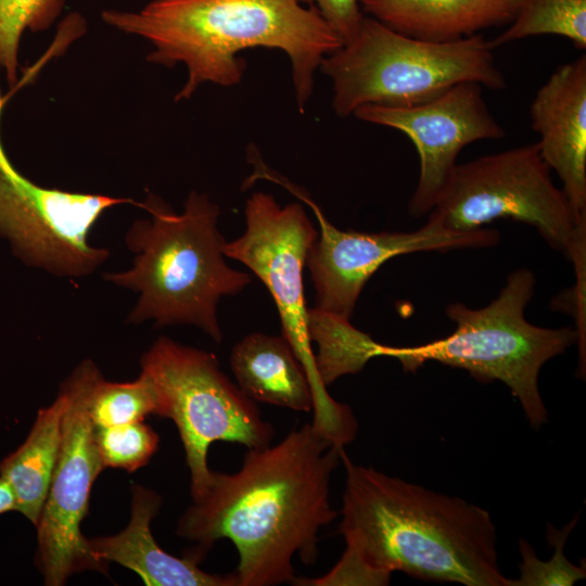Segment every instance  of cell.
Listing matches in <instances>:
<instances>
[{
    "instance_id": "19",
    "label": "cell",
    "mask_w": 586,
    "mask_h": 586,
    "mask_svg": "<svg viewBox=\"0 0 586 586\" xmlns=\"http://www.w3.org/2000/svg\"><path fill=\"white\" fill-rule=\"evenodd\" d=\"M307 327L310 342L318 344L316 368L327 387L342 375L360 372L377 357L378 342L353 327L349 319L314 307L308 309Z\"/></svg>"
},
{
    "instance_id": "23",
    "label": "cell",
    "mask_w": 586,
    "mask_h": 586,
    "mask_svg": "<svg viewBox=\"0 0 586 586\" xmlns=\"http://www.w3.org/2000/svg\"><path fill=\"white\" fill-rule=\"evenodd\" d=\"M576 522L577 515L561 530L547 524V540L553 548V553L548 561L538 559L527 540L519 539L522 557L519 563L520 576L511 579L510 586H572L584 579L585 565L573 564L564 555L565 543Z\"/></svg>"
},
{
    "instance_id": "2",
    "label": "cell",
    "mask_w": 586,
    "mask_h": 586,
    "mask_svg": "<svg viewBox=\"0 0 586 586\" xmlns=\"http://www.w3.org/2000/svg\"><path fill=\"white\" fill-rule=\"evenodd\" d=\"M345 486L337 534L345 550L333 569L294 585H387L399 571L466 586H510L498 565L497 534L485 509L372 467L344 449Z\"/></svg>"
},
{
    "instance_id": "6",
    "label": "cell",
    "mask_w": 586,
    "mask_h": 586,
    "mask_svg": "<svg viewBox=\"0 0 586 586\" xmlns=\"http://www.w3.org/2000/svg\"><path fill=\"white\" fill-rule=\"evenodd\" d=\"M320 67L332 81L333 109L341 117L364 105L418 104L463 81L493 90L506 87L494 48L482 35L448 42L422 40L367 14L354 36Z\"/></svg>"
},
{
    "instance_id": "8",
    "label": "cell",
    "mask_w": 586,
    "mask_h": 586,
    "mask_svg": "<svg viewBox=\"0 0 586 586\" xmlns=\"http://www.w3.org/2000/svg\"><path fill=\"white\" fill-rule=\"evenodd\" d=\"M244 233L226 242V257L241 262L265 284L278 308L282 335L308 377L314 402L313 425L345 447L358 431L352 409L336 402L321 382L308 335L303 269L318 232L298 203L281 206L272 195L255 192L245 204Z\"/></svg>"
},
{
    "instance_id": "5",
    "label": "cell",
    "mask_w": 586,
    "mask_h": 586,
    "mask_svg": "<svg viewBox=\"0 0 586 586\" xmlns=\"http://www.w3.org/2000/svg\"><path fill=\"white\" fill-rule=\"evenodd\" d=\"M535 288L526 268L510 273L498 296L482 308L451 303L447 317L456 323L449 335L417 346L378 343L377 357L397 359L406 372L428 361L467 370L481 382L500 381L519 400L530 425L548 421L538 387L543 366L577 343L576 329L544 328L525 318Z\"/></svg>"
},
{
    "instance_id": "7",
    "label": "cell",
    "mask_w": 586,
    "mask_h": 586,
    "mask_svg": "<svg viewBox=\"0 0 586 586\" xmlns=\"http://www.w3.org/2000/svg\"><path fill=\"white\" fill-rule=\"evenodd\" d=\"M429 218L453 231L510 218L535 227L572 262L586 255V217L553 183L537 142L457 164Z\"/></svg>"
},
{
    "instance_id": "25",
    "label": "cell",
    "mask_w": 586,
    "mask_h": 586,
    "mask_svg": "<svg viewBox=\"0 0 586 586\" xmlns=\"http://www.w3.org/2000/svg\"><path fill=\"white\" fill-rule=\"evenodd\" d=\"M317 9L329 26L340 36L343 43L357 31L365 13L360 0H300Z\"/></svg>"
},
{
    "instance_id": "1",
    "label": "cell",
    "mask_w": 586,
    "mask_h": 586,
    "mask_svg": "<svg viewBox=\"0 0 586 586\" xmlns=\"http://www.w3.org/2000/svg\"><path fill=\"white\" fill-rule=\"evenodd\" d=\"M342 449L310 422L276 445L249 449L237 472L212 471L178 522L177 534L196 544L189 555L201 562L217 540L229 539L239 586L293 585L294 556L314 564L319 531L339 515L330 482Z\"/></svg>"
},
{
    "instance_id": "15",
    "label": "cell",
    "mask_w": 586,
    "mask_h": 586,
    "mask_svg": "<svg viewBox=\"0 0 586 586\" xmlns=\"http://www.w3.org/2000/svg\"><path fill=\"white\" fill-rule=\"evenodd\" d=\"M161 505L155 492L133 485L129 524L116 535L87 538L91 552L103 562H117L133 571L149 586H239L233 573L205 572L191 555L177 558L156 544L151 522Z\"/></svg>"
},
{
    "instance_id": "17",
    "label": "cell",
    "mask_w": 586,
    "mask_h": 586,
    "mask_svg": "<svg viewBox=\"0 0 586 586\" xmlns=\"http://www.w3.org/2000/svg\"><path fill=\"white\" fill-rule=\"evenodd\" d=\"M230 367L240 390L255 403L313 410L308 377L283 335H245L231 351Z\"/></svg>"
},
{
    "instance_id": "10",
    "label": "cell",
    "mask_w": 586,
    "mask_h": 586,
    "mask_svg": "<svg viewBox=\"0 0 586 586\" xmlns=\"http://www.w3.org/2000/svg\"><path fill=\"white\" fill-rule=\"evenodd\" d=\"M99 372L92 360H84L60 387L67 398L61 446L36 524V564L48 586L64 585L72 574L86 570L107 572L109 563L94 557L80 531L93 482L104 469L89 413L90 392Z\"/></svg>"
},
{
    "instance_id": "13",
    "label": "cell",
    "mask_w": 586,
    "mask_h": 586,
    "mask_svg": "<svg viewBox=\"0 0 586 586\" xmlns=\"http://www.w3.org/2000/svg\"><path fill=\"white\" fill-rule=\"evenodd\" d=\"M353 115L367 123L394 128L415 145L420 173L408 206L409 214L415 217L431 212L464 146L506 137L505 129L484 101L482 86L474 81L459 82L418 104L364 105Z\"/></svg>"
},
{
    "instance_id": "11",
    "label": "cell",
    "mask_w": 586,
    "mask_h": 586,
    "mask_svg": "<svg viewBox=\"0 0 586 586\" xmlns=\"http://www.w3.org/2000/svg\"><path fill=\"white\" fill-rule=\"evenodd\" d=\"M5 99L0 88V116ZM130 199L73 193L34 183L11 164L0 142V231L23 259L54 276L92 273L110 256L88 235L101 215Z\"/></svg>"
},
{
    "instance_id": "22",
    "label": "cell",
    "mask_w": 586,
    "mask_h": 586,
    "mask_svg": "<svg viewBox=\"0 0 586 586\" xmlns=\"http://www.w3.org/2000/svg\"><path fill=\"white\" fill-rule=\"evenodd\" d=\"M65 0H0V66L10 85L17 78V50L25 29L49 28Z\"/></svg>"
},
{
    "instance_id": "16",
    "label": "cell",
    "mask_w": 586,
    "mask_h": 586,
    "mask_svg": "<svg viewBox=\"0 0 586 586\" xmlns=\"http://www.w3.org/2000/svg\"><path fill=\"white\" fill-rule=\"evenodd\" d=\"M522 0H360L365 14L412 38L448 42L509 25Z\"/></svg>"
},
{
    "instance_id": "24",
    "label": "cell",
    "mask_w": 586,
    "mask_h": 586,
    "mask_svg": "<svg viewBox=\"0 0 586 586\" xmlns=\"http://www.w3.org/2000/svg\"><path fill=\"white\" fill-rule=\"evenodd\" d=\"M93 438L104 468L133 472L144 467L158 446V435L143 421L119 425L93 424Z\"/></svg>"
},
{
    "instance_id": "26",
    "label": "cell",
    "mask_w": 586,
    "mask_h": 586,
    "mask_svg": "<svg viewBox=\"0 0 586 586\" xmlns=\"http://www.w3.org/2000/svg\"><path fill=\"white\" fill-rule=\"evenodd\" d=\"M15 510V498L9 483L0 476V514Z\"/></svg>"
},
{
    "instance_id": "3",
    "label": "cell",
    "mask_w": 586,
    "mask_h": 586,
    "mask_svg": "<svg viewBox=\"0 0 586 586\" xmlns=\"http://www.w3.org/2000/svg\"><path fill=\"white\" fill-rule=\"evenodd\" d=\"M101 16L150 41L154 51L149 61L186 65L188 78L176 101L190 99L205 82L239 84L246 67L239 53L263 47L288 55L296 103L304 112L316 71L343 44L317 9L300 0H152L137 12L106 10Z\"/></svg>"
},
{
    "instance_id": "12",
    "label": "cell",
    "mask_w": 586,
    "mask_h": 586,
    "mask_svg": "<svg viewBox=\"0 0 586 586\" xmlns=\"http://www.w3.org/2000/svg\"><path fill=\"white\" fill-rule=\"evenodd\" d=\"M253 180L273 181L304 201L314 212L320 232L308 251L306 266L316 291L315 308L349 319L373 273L387 260L423 251L488 247L498 243L494 229L453 231L429 218L412 232L344 231L333 226L320 207L297 186L258 161Z\"/></svg>"
},
{
    "instance_id": "20",
    "label": "cell",
    "mask_w": 586,
    "mask_h": 586,
    "mask_svg": "<svg viewBox=\"0 0 586 586\" xmlns=\"http://www.w3.org/2000/svg\"><path fill=\"white\" fill-rule=\"evenodd\" d=\"M556 35L586 49V0H522L507 29L489 40L495 49L532 36Z\"/></svg>"
},
{
    "instance_id": "18",
    "label": "cell",
    "mask_w": 586,
    "mask_h": 586,
    "mask_svg": "<svg viewBox=\"0 0 586 586\" xmlns=\"http://www.w3.org/2000/svg\"><path fill=\"white\" fill-rule=\"evenodd\" d=\"M66 408V395L60 390L50 406L38 410L25 442L0 462V476L14 494L15 511L35 525L56 466Z\"/></svg>"
},
{
    "instance_id": "21",
    "label": "cell",
    "mask_w": 586,
    "mask_h": 586,
    "mask_svg": "<svg viewBox=\"0 0 586 586\" xmlns=\"http://www.w3.org/2000/svg\"><path fill=\"white\" fill-rule=\"evenodd\" d=\"M157 393L151 378L143 371L130 382L106 381L101 372L95 377L89 399L90 419L94 425L111 426L143 421L157 416Z\"/></svg>"
},
{
    "instance_id": "14",
    "label": "cell",
    "mask_w": 586,
    "mask_h": 586,
    "mask_svg": "<svg viewBox=\"0 0 586 586\" xmlns=\"http://www.w3.org/2000/svg\"><path fill=\"white\" fill-rule=\"evenodd\" d=\"M539 152L576 214L586 217V55L558 66L530 106Z\"/></svg>"
},
{
    "instance_id": "4",
    "label": "cell",
    "mask_w": 586,
    "mask_h": 586,
    "mask_svg": "<svg viewBox=\"0 0 586 586\" xmlns=\"http://www.w3.org/2000/svg\"><path fill=\"white\" fill-rule=\"evenodd\" d=\"M139 206L151 219L135 221L126 234L132 265L105 275L107 281L139 294L127 322L193 324L220 343L217 304L222 296L240 293L252 277L226 262V241L217 228L219 206L195 191L181 214L153 194Z\"/></svg>"
},
{
    "instance_id": "9",
    "label": "cell",
    "mask_w": 586,
    "mask_h": 586,
    "mask_svg": "<svg viewBox=\"0 0 586 586\" xmlns=\"http://www.w3.org/2000/svg\"><path fill=\"white\" fill-rule=\"evenodd\" d=\"M140 364L154 383L157 416L171 419L178 429L192 499L208 485L212 471L207 453L212 443H238L247 449L271 444L273 426L263 419L257 404L220 370L213 353L161 336Z\"/></svg>"
}]
</instances>
